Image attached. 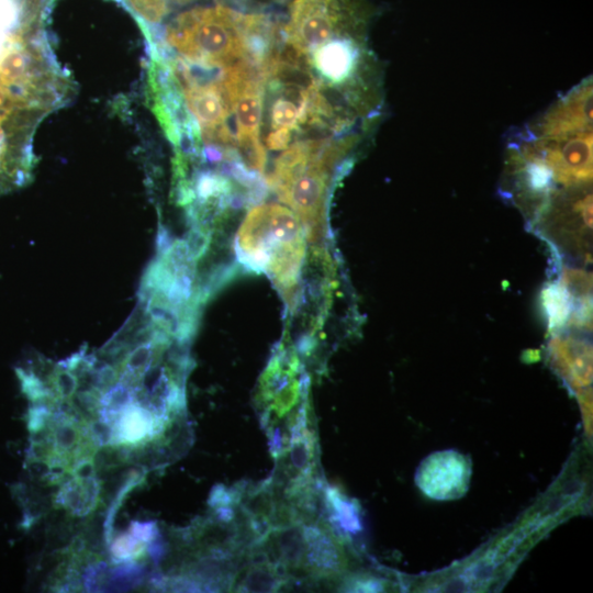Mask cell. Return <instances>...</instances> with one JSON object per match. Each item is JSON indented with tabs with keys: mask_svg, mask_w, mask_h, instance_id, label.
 <instances>
[{
	"mask_svg": "<svg viewBox=\"0 0 593 593\" xmlns=\"http://www.w3.org/2000/svg\"><path fill=\"white\" fill-rule=\"evenodd\" d=\"M305 238L296 214L277 203L253 208L235 238L237 259L247 269L266 273L288 310L294 303L306 258Z\"/></svg>",
	"mask_w": 593,
	"mask_h": 593,
	"instance_id": "1",
	"label": "cell"
},
{
	"mask_svg": "<svg viewBox=\"0 0 593 593\" xmlns=\"http://www.w3.org/2000/svg\"><path fill=\"white\" fill-rule=\"evenodd\" d=\"M351 144L350 138L295 142L276 159L267 177L279 200L300 219L310 242L325 235L332 171Z\"/></svg>",
	"mask_w": 593,
	"mask_h": 593,
	"instance_id": "2",
	"label": "cell"
},
{
	"mask_svg": "<svg viewBox=\"0 0 593 593\" xmlns=\"http://www.w3.org/2000/svg\"><path fill=\"white\" fill-rule=\"evenodd\" d=\"M245 10L215 0L209 5H193L166 24L148 26L146 34L153 46L200 65L224 68L248 59L244 15Z\"/></svg>",
	"mask_w": 593,
	"mask_h": 593,
	"instance_id": "3",
	"label": "cell"
},
{
	"mask_svg": "<svg viewBox=\"0 0 593 593\" xmlns=\"http://www.w3.org/2000/svg\"><path fill=\"white\" fill-rule=\"evenodd\" d=\"M220 80L235 114V150L250 170L264 172L267 154L260 141L266 76L262 67L242 59L220 68Z\"/></svg>",
	"mask_w": 593,
	"mask_h": 593,
	"instance_id": "4",
	"label": "cell"
},
{
	"mask_svg": "<svg viewBox=\"0 0 593 593\" xmlns=\"http://www.w3.org/2000/svg\"><path fill=\"white\" fill-rule=\"evenodd\" d=\"M367 18L360 0H293L282 40L305 55L336 36L363 35Z\"/></svg>",
	"mask_w": 593,
	"mask_h": 593,
	"instance_id": "5",
	"label": "cell"
},
{
	"mask_svg": "<svg viewBox=\"0 0 593 593\" xmlns=\"http://www.w3.org/2000/svg\"><path fill=\"white\" fill-rule=\"evenodd\" d=\"M305 380L296 349L281 343L259 379L256 405L275 419L290 414L305 399Z\"/></svg>",
	"mask_w": 593,
	"mask_h": 593,
	"instance_id": "6",
	"label": "cell"
},
{
	"mask_svg": "<svg viewBox=\"0 0 593 593\" xmlns=\"http://www.w3.org/2000/svg\"><path fill=\"white\" fill-rule=\"evenodd\" d=\"M471 474L468 457L455 449H445L425 457L415 471L414 480L429 499L451 501L467 493Z\"/></svg>",
	"mask_w": 593,
	"mask_h": 593,
	"instance_id": "7",
	"label": "cell"
},
{
	"mask_svg": "<svg viewBox=\"0 0 593 593\" xmlns=\"http://www.w3.org/2000/svg\"><path fill=\"white\" fill-rule=\"evenodd\" d=\"M290 583L289 574L259 552L251 551L238 569L231 591L277 592Z\"/></svg>",
	"mask_w": 593,
	"mask_h": 593,
	"instance_id": "8",
	"label": "cell"
},
{
	"mask_svg": "<svg viewBox=\"0 0 593 593\" xmlns=\"http://www.w3.org/2000/svg\"><path fill=\"white\" fill-rule=\"evenodd\" d=\"M544 306L548 316V323L551 328H558L570 322L572 316L573 296L569 290L561 283H553L547 287L542 293ZM577 315V307L572 321ZM571 321V323H572Z\"/></svg>",
	"mask_w": 593,
	"mask_h": 593,
	"instance_id": "9",
	"label": "cell"
},
{
	"mask_svg": "<svg viewBox=\"0 0 593 593\" xmlns=\"http://www.w3.org/2000/svg\"><path fill=\"white\" fill-rule=\"evenodd\" d=\"M126 7L147 26L160 24L168 11L156 0H122Z\"/></svg>",
	"mask_w": 593,
	"mask_h": 593,
	"instance_id": "10",
	"label": "cell"
},
{
	"mask_svg": "<svg viewBox=\"0 0 593 593\" xmlns=\"http://www.w3.org/2000/svg\"><path fill=\"white\" fill-rule=\"evenodd\" d=\"M293 132L286 128L271 130L266 138V147L270 150H281L290 146Z\"/></svg>",
	"mask_w": 593,
	"mask_h": 593,
	"instance_id": "11",
	"label": "cell"
},
{
	"mask_svg": "<svg viewBox=\"0 0 593 593\" xmlns=\"http://www.w3.org/2000/svg\"><path fill=\"white\" fill-rule=\"evenodd\" d=\"M159 4H161L170 14V12L179 7L188 5L190 3H193L198 0H156Z\"/></svg>",
	"mask_w": 593,
	"mask_h": 593,
	"instance_id": "12",
	"label": "cell"
}]
</instances>
